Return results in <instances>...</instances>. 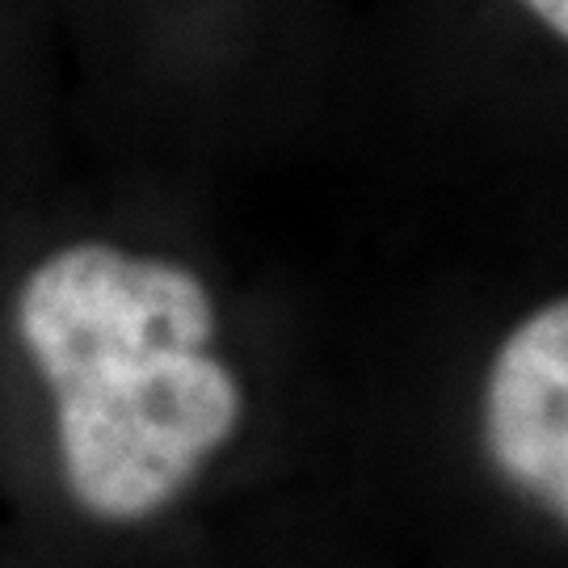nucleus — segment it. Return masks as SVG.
I'll use <instances>...</instances> for the list:
<instances>
[{
  "mask_svg": "<svg viewBox=\"0 0 568 568\" xmlns=\"http://www.w3.org/2000/svg\"><path fill=\"white\" fill-rule=\"evenodd\" d=\"M535 18L544 21L548 30H556L560 39H568V0H523Z\"/></svg>",
  "mask_w": 568,
  "mask_h": 568,
  "instance_id": "3",
  "label": "nucleus"
},
{
  "mask_svg": "<svg viewBox=\"0 0 568 568\" xmlns=\"http://www.w3.org/2000/svg\"><path fill=\"white\" fill-rule=\"evenodd\" d=\"M13 325L55 400L72 501L102 523H143L178 501L135 447L131 396L156 342L211 349L215 304L203 278L119 244H63L21 278Z\"/></svg>",
  "mask_w": 568,
  "mask_h": 568,
  "instance_id": "1",
  "label": "nucleus"
},
{
  "mask_svg": "<svg viewBox=\"0 0 568 568\" xmlns=\"http://www.w3.org/2000/svg\"><path fill=\"white\" fill-rule=\"evenodd\" d=\"M480 443L497 476L568 530V295L535 307L497 345Z\"/></svg>",
  "mask_w": 568,
  "mask_h": 568,
  "instance_id": "2",
  "label": "nucleus"
}]
</instances>
